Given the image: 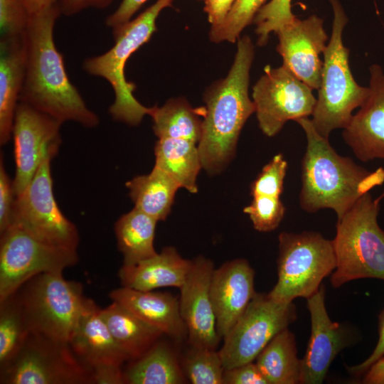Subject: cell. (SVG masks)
<instances>
[{"mask_svg":"<svg viewBox=\"0 0 384 384\" xmlns=\"http://www.w3.org/2000/svg\"><path fill=\"white\" fill-rule=\"evenodd\" d=\"M125 186L134 208L157 221L166 219L179 188L171 178L156 166L149 174L127 181Z\"/></svg>","mask_w":384,"mask_h":384,"instance_id":"83f0119b","label":"cell"},{"mask_svg":"<svg viewBox=\"0 0 384 384\" xmlns=\"http://www.w3.org/2000/svg\"><path fill=\"white\" fill-rule=\"evenodd\" d=\"M286 208L279 197L253 196L250 205L243 212L248 215L253 227L260 232H270L276 229L282 222Z\"/></svg>","mask_w":384,"mask_h":384,"instance_id":"e575fe53","label":"cell"},{"mask_svg":"<svg viewBox=\"0 0 384 384\" xmlns=\"http://www.w3.org/2000/svg\"><path fill=\"white\" fill-rule=\"evenodd\" d=\"M252 96L259 127L270 137L277 134L288 121L312 115L316 103L312 89L283 65L266 66Z\"/></svg>","mask_w":384,"mask_h":384,"instance_id":"4fadbf2b","label":"cell"},{"mask_svg":"<svg viewBox=\"0 0 384 384\" xmlns=\"http://www.w3.org/2000/svg\"><path fill=\"white\" fill-rule=\"evenodd\" d=\"M113 0H59L61 14L71 16L85 9L94 8L103 9L108 7Z\"/></svg>","mask_w":384,"mask_h":384,"instance_id":"7bdbcfd3","label":"cell"},{"mask_svg":"<svg viewBox=\"0 0 384 384\" xmlns=\"http://www.w3.org/2000/svg\"><path fill=\"white\" fill-rule=\"evenodd\" d=\"M29 15L22 0H0L1 36L23 35Z\"/></svg>","mask_w":384,"mask_h":384,"instance_id":"8d00e7d4","label":"cell"},{"mask_svg":"<svg viewBox=\"0 0 384 384\" xmlns=\"http://www.w3.org/2000/svg\"><path fill=\"white\" fill-rule=\"evenodd\" d=\"M15 294L31 333L67 343L92 300L81 283L66 280L61 272L38 274Z\"/></svg>","mask_w":384,"mask_h":384,"instance_id":"52a82bcc","label":"cell"},{"mask_svg":"<svg viewBox=\"0 0 384 384\" xmlns=\"http://www.w3.org/2000/svg\"><path fill=\"white\" fill-rule=\"evenodd\" d=\"M100 314L128 362L143 356L164 334L117 302L100 309Z\"/></svg>","mask_w":384,"mask_h":384,"instance_id":"cb8c5ba5","label":"cell"},{"mask_svg":"<svg viewBox=\"0 0 384 384\" xmlns=\"http://www.w3.org/2000/svg\"><path fill=\"white\" fill-rule=\"evenodd\" d=\"M334 21L330 41L324 53L319 96L311 122L316 130L328 138L336 129H344L352 118V112L366 100L369 88L358 85L349 67V50L342 41L347 16L338 0H330Z\"/></svg>","mask_w":384,"mask_h":384,"instance_id":"8992f818","label":"cell"},{"mask_svg":"<svg viewBox=\"0 0 384 384\" xmlns=\"http://www.w3.org/2000/svg\"><path fill=\"white\" fill-rule=\"evenodd\" d=\"M192 260L183 258L173 247L133 265H122L118 272L122 286L141 291L161 287L180 288L191 269Z\"/></svg>","mask_w":384,"mask_h":384,"instance_id":"603a6c76","label":"cell"},{"mask_svg":"<svg viewBox=\"0 0 384 384\" xmlns=\"http://www.w3.org/2000/svg\"><path fill=\"white\" fill-rule=\"evenodd\" d=\"M78 262L76 250L55 247L11 225L1 233L0 301L27 281L46 272H63Z\"/></svg>","mask_w":384,"mask_h":384,"instance_id":"8fae6325","label":"cell"},{"mask_svg":"<svg viewBox=\"0 0 384 384\" xmlns=\"http://www.w3.org/2000/svg\"><path fill=\"white\" fill-rule=\"evenodd\" d=\"M297 318L296 306L256 293L219 351L225 370L253 362L267 343Z\"/></svg>","mask_w":384,"mask_h":384,"instance_id":"7c38bea8","label":"cell"},{"mask_svg":"<svg viewBox=\"0 0 384 384\" xmlns=\"http://www.w3.org/2000/svg\"><path fill=\"white\" fill-rule=\"evenodd\" d=\"M31 330L21 304L14 293L0 301V370L20 351Z\"/></svg>","mask_w":384,"mask_h":384,"instance_id":"4dcf8cb0","label":"cell"},{"mask_svg":"<svg viewBox=\"0 0 384 384\" xmlns=\"http://www.w3.org/2000/svg\"><path fill=\"white\" fill-rule=\"evenodd\" d=\"M124 377L128 384H181L186 381L173 348L160 339L140 358L129 362Z\"/></svg>","mask_w":384,"mask_h":384,"instance_id":"484cf974","label":"cell"},{"mask_svg":"<svg viewBox=\"0 0 384 384\" xmlns=\"http://www.w3.org/2000/svg\"><path fill=\"white\" fill-rule=\"evenodd\" d=\"M16 194L13 180L6 171L4 157L0 158V233L6 230L11 224L12 210Z\"/></svg>","mask_w":384,"mask_h":384,"instance_id":"74e56055","label":"cell"},{"mask_svg":"<svg viewBox=\"0 0 384 384\" xmlns=\"http://www.w3.org/2000/svg\"><path fill=\"white\" fill-rule=\"evenodd\" d=\"M297 122L306 139L299 193L304 210L315 213L329 208L340 218L361 196L384 183L383 168L368 171L351 158L339 155L308 117Z\"/></svg>","mask_w":384,"mask_h":384,"instance_id":"3957f363","label":"cell"},{"mask_svg":"<svg viewBox=\"0 0 384 384\" xmlns=\"http://www.w3.org/2000/svg\"><path fill=\"white\" fill-rule=\"evenodd\" d=\"M380 196H361L340 218L332 240L336 267L331 284L338 288L352 280H384V230L378 225Z\"/></svg>","mask_w":384,"mask_h":384,"instance_id":"5b68a950","label":"cell"},{"mask_svg":"<svg viewBox=\"0 0 384 384\" xmlns=\"http://www.w3.org/2000/svg\"><path fill=\"white\" fill-rule=\"evenodd\" d=\"M381 198H384V191L381 196H380Z\"/></svg>","mask_w":384,"mask_h":384,"instance_id":"bcb514c9","label":"cell"},{"mask_svg":"<svg viewBox=\"0 0 384 384\" xmlns=\"http://www.w3.org/2000/svg\"><path fill=\"white\" fill-rule=\"evenodd\" d=\"M23 35L1 36L0 40V144L12 137L16 110L26 72Z\"/></svg>","mask_w":384,"mask_h":384,"instance_id":"7402d4cb","label":"cell"},{"mask_svg":"<svg viewBox=\"0 0 384 384\" xmlns=\"http://www.w3.org/2000/svg\"><path fill=\"white\" fill-rule=\"evenodd\" d=\"M323 23V19L316 15L303 20L296 18L276 33L277 51L282 58V65L312 90H319L321 81L320 55L328 38Z\"/></svg>","mask_w":384,"mask_h":384,"instance_id":"e0dca14e","label":"cell"},{"mask_svg":"<svg viewBox=\"0 0 384 384\" xmlns=\"http://www.w3.org/2000/svg\"><path fill=\"white\" fill-rule=\"evenodd\" d=\"M223 384H268L255 363L250 362L226 369Z\"/></svg>","mask_w":384,"mask_h":384,"instance_id":"f35d334b","label":"cell"},{"mask_svg":"<svg viewBox=\"0 0 384 384\" xmlns=\"http://www.w3.org/2000/svg\"><path fill=\"white\" fill-rule=\"evenodd\" d=\"M157 222L135 208L116 221L114 233L123 265L137 264L158 253L154 247Z\"/></svg>","mask_w":384,"mask_h":384,"instance_id":"f1b7e54d","label":"cell"},{"mask_svg":"<svg viewBox=\"0 0 384 384\" xmlns=\"http://www.w3.org/2000/svg\"><path fill=\"white\" fill-rule=\"evenodd\" d=\"M174 1L157 0L135 18L112 28L114 46L82 63L86 73L106 80L113 89L114 100L109 113L115 121L137 126L149 114L150 107L142 105L134 96L136 85L125 78L124 68L129 57L156 31L158 16L164 9L171 6Z\"/></svg>","mask_w":384,"mask_h":384,"instance_id":"277c9868","label":"cell"},{"mask_svg":"<svg viewBox=\"0 0 384 384\" xmlns=\"http://www.w3.org/2000/svg\"><path fill=\"white\" fill-rule=\"evenodd\" d=\"M255 360L268 384L299 383L301 360L295 336L288 328L279 332Z\"/></svg>","mask_w":384,"mask_h":384,"instance_id":"f546056e","label":"cell"},{"mask_svg":"<svg viewBox=\"0 0 384 384\" xmlns=\"http://www.w3.org/2000/svg\"><path fill=\"white\" fill-rule=\"evenodd\" d=\"M50 161L46 160L27 187L16 195L11 225L45 243L77 250L78 230L58 206L53 189Z\"/></svg>","mask_w":384,"mask_h":384,"instance_id":"30bf717a","label":"cell"},{"mask_svg":"<svg viewBox=\"0 0 384 384\" xmlns=\"http://www.w3.org/2000/svg\"><path fill=\"white\" fill-rule=\"evenodd\" d=\"M213 262L200 255L192 260L191 269L180 289L179 309L191 346L215 349L220 337L210 297Z\"/></svg>","mask_w":384,"mask_h":384,"instance_id":"2e32d148","label":"cell"},{"mask_svg":"<svg viewBox=\"0 0 384 384\" xmlns=\"http://www.w3.org/2000/svg\"><path fill=\"white\" fill-rule=\"evenodd\" d=\"M191 347L181 366L186 378L193 384H223L225 368L219 351Z\"/></svg>","mask_w":384,"mask_h":384,"instance_id":"1f68e13d","label":"cell"},{"mask_svg":"<svg viewBox=\"0 0 384 384\" xmlns=\"http://www.w3.org/2000/svg\"><path fill=\"white\" fill-rule=\"evenodd\" d=\"M60 15L58 3L29 15L23 35L26 72L19 102L61 123L72 121L94 128L100 119L70 82L54 41L55 24Z\"/></svg>","mask_w":384,"mask_h":384,"instance_id":"6da1fadb","label":"cell"},{"mask_svg":"<svg viewBox=\"0 0 384 384\" xmlns=\"http://www.w3.org/2000/svg\"><path fill=\"white\" fill-rule=\"evenodd\" d=\"M266 0H236L223 22L210 29L209 38L215 43H235L245 27L253 23Z\"/></svg>","mask_w":384,"mask_h":384,"instance_id":"d6a6232c","label":"cell"},{"mask_svg":"<svg viewBox=\"0 0 384 384\" xmlns=\"http://www.w3.org/2000/svg\"><path fill=\"white\" fill-rule=\"evenodd\" d=\"M109 296L112 302L122 305L164 334L177 339L187 336L178 299L173 294L122 286L111 291Z\"/></svg>","mask_w":384,"mask_h":384,"instance_id":"44dd1931","label":"cell"},{"mask_svg":"<svg viewBox=\"0 0 384 384\" xmlns=\"http://www.w3.org/2000/svg\"><path fill=\"white\" fill-rule=\"evenodd\" d=\"M1 384H91L94 378L69 343L31 333L12 360L0 370Z\"/></svg>","mask_w":384,"mask_h":384,"instance_id":"9c48e42d","label":"cell"},{"mask_svg":"<svg viewBox=\"0 0 384 384\" xmlns=\"http://www.w3.org/2000/svg\"><path fill=\"white\" fill-rule=\"evenodd\" d=\"M204 11L211 28L219 26L226 18L236 0H203Z\"/></svg>","mask_w":384,"mask_h":384,"instance_id":"b9f144b4","label":"cell"},{"mask_svg":"<svg viewBox=\"0 0 384 384\" xmlns=\"http://www.w3.org/2000/svg\"><path fill=\"white\" fill-rule=\"evenodd\" d=\"M296 17L292 12L291 0H271L257 12L253 23L256 25L257 45H265L272 32L292 23Z\"/></svg>","mask_w":384,"mask_h":384,"instance_id":"836d02e7","label":"cell"},{"mask_svg":"<svg viewBox=\"0 0 384 384\" xmlns=\"http://www.w3.org/2000/svg\"><path fill=\"white\" fill-rule=\"evenodd\" d=\"M148 0H121L117 9L105 19L107 27L113 28L130 20Z\"/></svg>","mask_w":384,"mask_h":384,"instance_id":"ab89813d","label":"cell"},{"mask_svg":"<svg viewBox=\"0 0 384 384\" xmlns=\"http://www.w3.org/2000/svg\"><path fill=\"white\" fill-rule=\"evenodd\" d=\"M59 0H22L28 15L35 14L56 4Z\"/></svg>","mask_w":384,"mask_h":384,"instance_id":"f6af8a7d","label":"cell"},{"mask_svg":"<svg viewBox=\"0 0 384 384\" xmlns=\"http://www.w3.org/2000/svg\"><path fill=\"white\" fill-rule=\"evenodd\" d=\"M206 107H193L183 97L172 98L162 106L150 107L153 131L159 138L183 139L198 144Z\"/></svg>","mask_w":384,"mask_h":384,"instance_id":"4316f807","label":"cell"},{"mask_svg":"<svg viewBox=\"0 0 384 384\" xmlns=\"http://www.w3.org/2000/svg\"><path fill=\"white\" fill-rule=\"evenodd\" d=\"M254 280L255 271L245 259L228 261L215 268L210 292L221 338L228 334L255 295Z\"/></svg>","mask_w":384,"mask_h":384,"instance_id":"ffe728a7","label":"cell"},{"mask_svg":"<svg viewBox=\"0 0 384 384\" xmlns=\"http://www.w3.org/2000/svg\"><path fill=\"white\" fill-rule=\"evenodd\" d=\"M287 169V161L282 154L274 155L263 166L260 173L250 185V194L279 197L284 190V182Z\"/></svg>","mask_w":384,"mask_h":384,"instance_id":"d590c367","label":"cell"},{"mask_svg":"<svg viewBox=\"0 0 384 384\" xmlns=\"http://www.w3.org/2000/svg\"><path fill=\"white\" fill-rule=\"evenodd\" d=\"M60 122L19 102L15 112L12 137L16 171V195L29 184L41 164L58 154L61 144Z\"/></svg>","mask_w":384,"mask_h":384,"instance_id":"5bb4252c","label":"cell"},{"mask_svg":"<svg viewBox=\"0 0 384 384\" xmlns=\"http://www.w3.org/2000/svg\"><path fill=\"white\" fill-rule=\"evenodd\" d=\"M277 282L268 293L274 300L291 303L309 298L336 267L332 240L316 232H282L278 237Z\"/></svg>","mask_w":384,"mask_h":384,"instance_id":"ba28073f","label":"cell"},{"mask_svg":"<svg viewBox=\"0 0 384 384\" xmlns=\"http://www.w3.org/2000/svg\"><path fill=\"white\" fill-rule=\"evenodd\" d=\"M227 76L205 92L206 115L198 144L202 168L209 174L223 171L233 159L240 132L255 105L248 94L255 48L247 36L239 38Z\"/></svg>","mask_w":384,"mask_h":384,"instance_id":"7a4b0ae2","label":"cell"},{"mask_svg":"<svg viewBox=\"0 0 384 384\" xmlns=\"http://www.w3.org/2000/svg\"><path fill=\"white\" fill-rule=\"evenodd\" d=\"M93 300L82 314L69 345L92 373L95 384H124L123 366L128 359L110 332Z\"/></svg>","mask_w":384,"mask_h":384,"instance_id":"9a60e30c","label":"cell"},{"mask_svg":"<svg viewBox=\"0 0 384 384\" xmlns=\"http://www.w3.org/2000/svg\"><path fill=\"white\" fill-rule=\"evenodd\" d=\"M363 382L367 384H384V356L364 373Z\"/></svg>","mask_w":384,"mask_h":384,"instance_id":"ee69618b","label":"cell"},{"mask_svg":"<svg viewBox=\"0 0 384 384\" xmlns=\"http://www.w3.org/2000/svg\"><path fill=\"white\" fill-rule=\"evenodd\" d=\"M369 72L368 95L343 132L345 142L362 161L384 159V72L378 64Z\"/></svg>","mask_w":384,"mask_h":384,"instance_id":"d6986e66","label":"cell"},{"mask_svg":"<svg viewBox=\"0 0 384 384\" xmlns=\"http://www.w3.org/2000/svg\"><path fill=\"white\" fill-rule=\"evenodd\" d=\"M379 338L372 353L363 362L348 368L355 375H363L368 369L378 359L384 356V310L379 315Z\"/></svg>","mask_w":384,"mask_h":384,"instance_id":"60d3db41","label":"cell"},{"mask_svg":"<svg viewBox=\"0 0 384 384\" xmlns=\"http://www.w3.org/2000/svg\"><path fill=\"white\" fill-rule=\"evenodd\" d=\"M155 164L179 186L198 192L197 178L202 168L198 144L183 139L159 138L154 147Z\"/></svg>","mask_w":384,"mask_h":384,"instance_id":"d4e9b609","label":"cell"},{"mask_svg":"<svg viewBox=\"0 0 384 384\" xmlns=\"http://www.w3.org/2000/svg\"><path fill=\"white\" fill-rule=\"evenodd\" d=\"M311 317V335L304 358L301 360L299 383H321L329 366L347 343L346 331L333 322L325 305V287L306 299Z\"/></svg>","mask_w":384,"mask_h":384,"instance_id":"ac0fdd59","label":"cell"}]
</instances>
